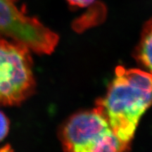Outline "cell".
Segmentation results:
<instances>
[{
  "label": "cell",
  "instance_id": "obj_6",
  "mask_svg": "<svg viewBox=\"0 0 152 152\" xmlns=\"http://www.w3.org/2000/svg\"><path fill=\"white\" fill-rule=\"evenodd\" d=\"M10 129V121L8 117L0 111V142L7 136Z\"/></svg>",
  "mask_w": 152,
  "mask_h": 152
},
{
  "label": "cell",
  "instance_id": "obj_4",
  "mask_svg": "<svg viewBox=\"0 0 152 152\" xmlns=\"http://www.w3.org/2000/svg\"><path fill=\"white\" fill-rule=\"evenodd\" d=\"M17 1L0 0V37L24 45L37 54H50L58 44V35L27 15Z\"/></svg>",
  "mask_w": 152,
  "mask_h": 152
},
{
  "label": "cell",
  "instance_id": "obj_2",
  "mask_svg": "<svg viewBox=\"0 0 152 152\" xmlns=\"http://www.w3.org/2000/svg\"><path fill=\"white\" fill-rule=\"evenodd\" d=\"M60 137L67 151H124L130 149L120 141L96 108L72 115L63 126Z\"/></svg>",
  "mask_w": 152,
  "mask_h": 152
},
{
  "label": "cell",
  "instance_id": "obj_5",
  "mask_svg": "<svg viewBox=\"0 0 152 152\" xmlns=\"http://www.w3.org/2000/svg\"><path fill=\"white\" fill-rule=\"evenodd\" d=\"M134 57L145 69L144 71L152 74V18L146 23L142 29Z\"/></svg>",
  "mask_w": 152,
  "mask_h": 152
},
{
  "label": "cell",
  "instance_id": "obj_3",
  "mask_svg": "<svg viewBox=\"0 0 152 152\" xmlns=\"http://www.w3.org/2000/svg\"><path fill=\"white\" fill-rule=\"evenodd\" d=\"M30 49L0 37V106L20 105L33 94L35 80Z\"/></svg>",
  "mask_w": 152,
  "mask_h": 152
},
{
  "label": "cell",
  "instance_id": "obj_1",
  "mask_svg": "<svg viewBox=\"0 0 152 152\" xmlns=\"http://www.w3.org/2000/svg\"><path fill=\"white\" fill-rule=\"evenodd\" d=\"M152 105V74L119 66L104 97L96 102L118 140L130 146L139 121Z\"/></svg>",
  "mask_w": 152,
  "mask_h": 152
},
{
  "label": "cell",
  "instance_id": "obj_7",
  "mask_svg": "<svg viewBox=\"0 0 152 152\" xmlns=\"http://www.w3.org/2000/svg\"><path fill=\"white\" fill-rule=\"evenodd\" d=\"M70 5L77 7H86L93 4L95 0H67Z\"/></svg>",
  "mask_w": 152,
  "mask_h": 152
}]
</instances>
